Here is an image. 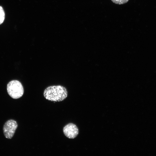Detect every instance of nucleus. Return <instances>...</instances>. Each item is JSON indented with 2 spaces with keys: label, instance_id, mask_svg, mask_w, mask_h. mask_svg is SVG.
<instances>
[{
  "label": "nucleus",
  "instance_id": "nucleus-1",
  "mask_svg": "<svg viewBox=\"0 0 156 156\" xmlns=\"http://www.w3.org/2000/svg\"><path fill=\"white\" fill-rule=\"evenodd\" d=\"M43 95L47 100L52 101L60 102L67 97L68 92L66 88L61 85L50 86L44 90Z\"/></svg>",
  "mask_w": 156,
  "mask_h": 156
},
{
  "label": "nucleus",
  "instance_id": "nucleus-2",
  "mask_svg": "<svg viewBox=\"0 0 156 156\" xmlns=\"http://www.w3.org/2000/svg\"><path fill=\"white\" fill-rule=\"evenodd\" d=\"M7 88L8 94L14 99L21 97L24 93L23 87L18 80H13L9 82L7 84Z\"/></svg>",
  "mask_w": 156,
  "mask_h": 156
},
{
  "label": "nucleus",
  "instance_id": "nucleus-3",
  "mask_svg": "<svg viewBox=\"0 0 156 156\" xmlns=\"http://www.w3.org/2000/svg\"><path fill=\"white\" fill-rule=\"evenodd\" d=\"M17 127V123L14 120L10 119L7 121L3 128V134L5 137L8 139H11Z\"/></svg>",
  "mask_w": 156,
  "mask_h": 156
},
{
  "label": "nucleus",
  "instance_id": "nucleus-4",
  "mask_svg": "<svg viewBox=\"0 0 156 156\" xmlns=\"http://www.w3.org/2000/svg\"><path fill=\"white\" fill-rule=\"evenodd\" d=\"M63 132L65 135L69 139L75 138L79 134V129L77 126L73 123H69L63 128Z\"/></svg>",
  "mask_w": 156,
  "mask_h": 156
},
{
  "label": "nucleus",
  "instance_id": "nucleus-5",
  "mask_svg": "<svg viewBox=\"0 0 156 156\" xmlns=\"http://www.w3.org/2000/svg\"><path fill=\"white\" fill-rule=\"evenodd\" d=\"M5 17V14L2 7L0 6V25L4 21Z\"/></svg>",
  "mask_w": 156,
  "mask_h": 156
},
{
  "label": "nucleus",
  "instance_id": "nucleus-6",
  "mask_svg": "<svg viewBox=\"0 0 156 156\" xmlns=\"http://www.w3.org/2000/svg\"><path fill=\"white\" fill-rule=\"evenodd\" d=\"M113 2L117 4L121 5L127 3L129 0H111Z\"/></svg>",
  "mask_w": 156,
  "mask_h": 156
}]
</instances>
